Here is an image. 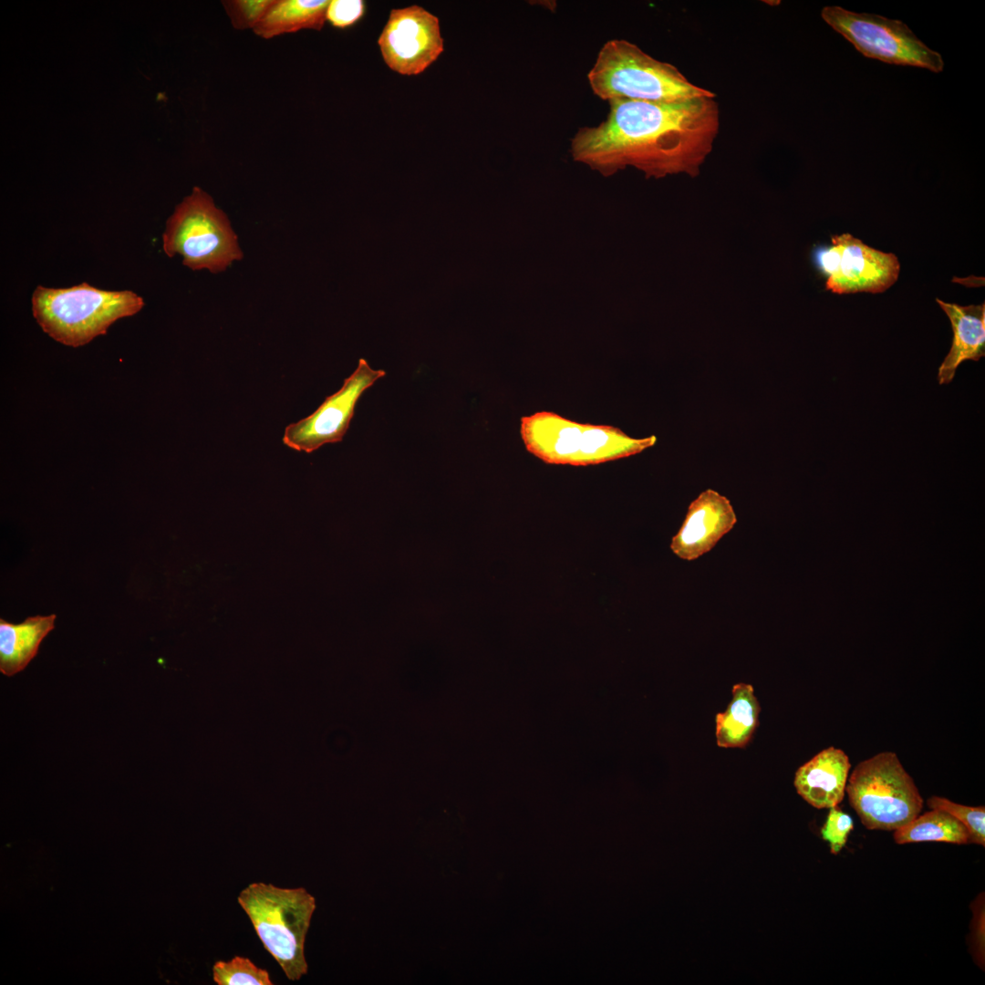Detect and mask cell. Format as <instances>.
<instances>
[{"label":"cell","mask_w":985,"mask_h":985,"mask_svg":"<svg viewBox=\"0 0 985 985\" xmlns=\"http://www.w3.org/2000/svg\"><path fill=\"white\" fill-rule=\"evenodd\" d=\"M596 126L582 127L570 153L604 176L627 167L647 178L695 177L712 151L720 131L716 97L673 102L617 99Z\"/></svg>","instance_id":"6da1fadb"},{"label":"cell","mask_w":985,"mask_h":985,"mask_svg":"<svg viewBox=\"0 0 985 985\" xmlns=\"http://www.w3.org/2000/svg\"><path fill=\"white\" fill-rule=\"evenodd\" d=\"M587 80L593 93L607 102H673L717 97L690 82L674 65L656 59L626 39H610L602 46Z\"/></svg>","instance_id":"7a4b0ae2"},{"label":"cell","mask_w":985,"mask_h":985,"mask_svg":"<svg viewBox=\"0 0 985 985\" xmlns=\"http://www.w3.org/2000/svg\"><path fill=\"white\" fill-rule=\"evenodd\" d=\"M143 306V298L130 290L108 291L87 283L68 288L38 285L32 296L33 315L43 331L73 347L106 334L115 321Z\"/></svg>","instance_id":"3957f363"},{"label":"cell","mask_w":985,"mask_h":985,"mask_svg":"<svg viewBox=\"0 0 985 985\" xmlns=\"http://www.w3.org/2000/svg\"><path fill=\"white\" fill-rule=\"evenodd\" d=\"M526 450L549 464L587 466L642 452L656 436L635 439L609 425L579 423L549 411L521 418Z\"/></svg>","instance_id":"277c9868"},{"label":"cell","mask_w":985,"mask_h":985,"mask_svg":"<svg viewBox=\"0 0 985 985\" xmlns=\"http://www.w3.org/2000/svg\"><path fill=\"white\" fill-rule=\"evenodd\" d=\"M237 900L286 978L295 981L306 974L305 941L315 897L304 887L283 888L259 882L244 888Z\"/></svg>","instance_id":"5b68a950"},{"label":"cell","mask_w":985,"mask_h":985,"mask_svg":"<svg viewBox=\"0 0 985 985\" xmlns=\"http://www.w3.org/2000/svg\"><path fill=\"white\" fill-rule=\"evenodd\" d=\"M162 247L170 257L181 255L183 264L192 270L211 273L222 272L243 257L226 214L199 187L192 189L168 219Z\"/></svg>","instance_id":"8992f818"},{"label":"cell","mask_w":985,"mask_h":985,"mask_svg":"<svg viewBox=\"0 0 985 985\" xmlns=\"http://www.w3.org/2000/svg\"><path fill=\"white\" fill-rule=\"evenodd\" d=\"M845 793L861 823L870 830L895 831L923 808L917 785L892 752L860 762L848 776Z\"/></svg>","instance_id":"52a82bcc"},{"label":"cell","mask_w":985,"mask_h":985,"mask_svg":"<svg viewBox=\"0 0 985 985\" xmlns=\"http://www.w3.org/2000/svg\"><path fill=\"white\" fill-rule=\"evenodd\" d=\"M821 17L866 57L934 73L944 69L941 55L928 47L901 20L855 13L838 5L824 6Z\"/></svg>","instance_id":"ba28073f"},{"label":"cell","mask_w":985,"mask_h":985,"mask_svg":"<svg viewBox=\"0 0 985 985\" xmlns=\"http://www.w3.org/2000/svg\"><path fill=\"white\" fill-rule=\"evenodd\" d=\"M816 262L827 276L825 288L838 295L882 293L900 273L893 253L875 249L847 233L833 236L831 245L818 250Z\"/></svg>","instance_id":"9c48e42d"},{"label":"cell","mask_w":985,"mask_h":985,"mask_svg":"<svg viewBox=\"0 0 985 985\" xmlns=\"http://www.w3.org/2000/svg\"><path fill=\"white\" fill-rule=\"evenodd\" d=\"M385 375L383 369H373L360 358L337 392L327 397L312 414L285 427L283 443L296 451L311 453L325 444L342 441L359 398Z\"/></svg>","instance_id":"30bf717a"},{"label":"cell","mask_w":985,"mask_h":985,"mask_svg":"<svg viewBox=\"0 0 985 985\" xmlns=\"http://www.w3.org/2000/svg\"><path fill=\"white\" fill-rule=\"evenodd\" d=\"M378 44L387 66L405 76L423 72L444 49L439 18L417 5L392 9Z\"/></svg>","instance_id":"8fae6325"},{"label":"cell","mask_w":985,"mask_h":985,"mask_svg":"<svg viewBox=\"0 0 985 985\" xmlns=\"http://www.w3.org/2000/svg\"><path fill=\"white\" fill-rule=\"evenodd\" d=\"M736 522L730 500L707 489L689 505L681 527L672 537L670 549L683 560H695L710 552Z\"/></svg>","instance_id":"7c38bea8"},{"label":"cell","mask_w":985,"mask_h":985,"mask_svg":"<svg viewBox=\"0 0 985 985\" xmlns=\"http://www.w3.org/2000/svg\"><path fill=\"white\" fill-rule=\"evenodd\" d=\"M850 768L846 753L831 746L799 767L793 783L798 794L812 806L831 808L845 797Z\"/></svg>","instance_id":"4fadbf2b"},{"label":"cell","mask_w":985,"mask_h":985,"mask_svg":"<svg viewBox=\"0 0 985 985\" xmlns=\"http://www.w3.org/2000/svg\"><path fill=\"white\" fill-rule=\"evenodd\" d=\"M948 316L953 331L951 347L938 373L940 385L954 378L959 366L966 360L978 361L985 356V305L959 306L936 299Z\"/></svg>","instance_id":"5bb4252c"},{"label":"cell","mask_w":985,"mask_h":985,"mask_svg":"<svg viewBox=\"0 0 985 985\" xmlns=\"http://www.w3.org/2000/svg\"><path fill=\"white\" fill-rule=\"evenodd\" d=\"M57 616L36 615L19 624L0 619V671L14 676L36 657L44 638L55 627Z\"/></svg>","instance_id":"9a60e30c"},{"label":"cell","mask_w":985,"mask_h":985,"mask_svg":"<svg viewBox=\"0 0 985 985\" xmlns=\"http://www.w3.org/2000/svg\"><path fill=\"white\" fill-rule=\"evenodd\" d=\"M329 1L275 0L261 22L253 29L264 39L303 29L321 30Z\"/></svg>","instance_id":"2e32d148"},{"label":"cell","mask_w":985,"mask_h":985,"mask_svg":"<svg viewBox=\"0 0 985 985\" xmlns=\"http://www.w3.org/2000/svg\"><path fill=\"white\" fill-rule=\"evenodd\" d=\"M760 706L752 685L738 683L724 712L716 715V741L723 748L745 746L758 723Z\"/></svg>","instance_id":"e0dca14e"},{"label":"cell","mask_w":985,"mask_h":985,"mask_svg":"<svg viewBox=\"0 0 985 985\" xmlns=\"http://www.w3.org/2000/svg\"><path fill=\"white\" fill-rule=\"evenodd\" d=\"M893 838L898 845L919 842H945L957 845L969 844L967 828L949 813L931 809L918 814L907 824L894 831Z\"/></svg>","instance_id":"ac0fdd59"},{"label":"cell","mask_w":985,"mask_h":985,"mask_svg":"<svg viewBox=\"0 0 985 985\" xmlns=\"http://www.w3.org/2000/svg\"><path fill=\"white\" fill-rule=\"evenodd\" d=\"M213 977L218 985H272L269 973L248 958L235 956L229 961H216Z\"/></svg>","instance_id":"d6986e66"},{"label":"cell","mask_w":985,"mask_h":985,"mask_svg":"<svg viewBox=\"0 0 985 985\" xmlns=\"http://www.w3.org/2000/svg\"><path fill=\"white\" fill-rule=\"evenodd\" d=\"M927 804L929 808L945 811L959 820L967 828L970 843L985 845L984 806H967L939 796L928 798Z\"/></svg>","instance_id":"ffe728a7"},{"label":"cell","mask_w":985,"mask_h":985,"mask_svg":"<svg viewBox=\"0 0 985 985\" xmlns=\"http://www.w3.org/2000/svg\"><path fill=\"white\" fill-rule=\"evenodd\" d=\"M275 0H224L223 6L233 27L254 29L264 17Z\"/></svg>","instance_id":"44dd1931"},{"label":"cell","mask_w":985,"mask_h":985,"mask_svg":"<svg viewBox=\"0 0 985 985\" xmlns=\"http://www.w3.org/2000/svg\"><path fill=\"white\" fill-rule=\"evenodd\" d=\"M854 828L852 817L836 806L829 808L821 835L829 844L830 851L837 855L845 847L848 835Z\"/></svg>","instance_id":"7402d4cb"},{"label":"cell","mask_w":985,"mask_h":985,"mask_svg":"<svg viewBox=\"0 0 985 985\" xmlns=\"http://www.w3.org/2000/svg\"><path fill=\"white\" fill-rule=\"evenodd\" d=\"M364 14L362 0H332L327 8L326 19L334 27L347 28L360 20Z\"/></svg>","instance_id":"603a6c76"},{"label":"cell","mask_w":985,"mask_h":985,"mask_svg":"<svg viewBox=\"0 0 985 985\" xmlns=\"http://www.w3.org/2000/svg\"><path fill=\"white\" fill-rule=\"evenodd\" d=\"M978 906L973 910V922H972V946L975 952V959L978 960L979 965L983 966L984 961V903L982 900H978Z\"/></svg>","instance_id":"cb8c5ba5"}]
</instances>
